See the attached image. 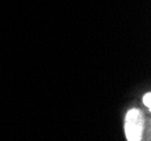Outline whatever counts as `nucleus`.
Listing matches in <instances>:
<instances>
[{
	"label": "nucleus",
	"mask_w": 151,
	"mask_h": 141,
	"mask_svg": "<svg viewBox=\"0 0 151 141\" xmlns=\"http://www.w3.org/2000/svg\"><path fill=\"white\" fill-rule=\"evenodd\" d=\"M143 129H145V119L140 109H130L125 116V123H124L126 139L130 141L141 140Z\"/></svg>",
	"instance_id": "f257e3e1"
},
{
	"label": "nucleus",
	"mask_w": 151,
	"mask_h": 141,
	"mask_svg": "<svg viewBox=\"0 0 151 141\" xmlns=\"http://www.w3.org/2000/svg\"><path fill=\"white\" fill-rule=\"evenodd\" d=\"M143 103H145V106L150 109V107H151V95H150V93H148V94H145V97H143Z\"/></svg>",
	"instance_id": "f03ea898"
}]
</instances>
